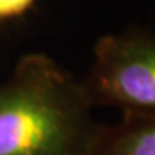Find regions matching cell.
Returning a JSON list of instances; mask_svg holds the SVG:
<instances>
[{
    "label": "cell",
    "instance_id": "cell-1",
    "mask_svg": "<svg viewBox=\"0 0 155 155\" xmlns=\"http://www.w3.org/2000/svg\"><path fill=\"white\" fill-rule=\"evenodd\" d=\"M79 79L51 55H22L0 84V155H90L100 124Z\"/></svg>",
    "mask_w": 155,
    "mask_h": 155
},
{
    "label": "cell",
    "instance_id": "cell-2",
    "mask_svg": "<svg viewBox=\"0 0 155 155\" xmlns=\"http://www.w3.org/2000/svg\"><path fill=\"white\" fill-rule=\"evenodd\" d=\"M79 82L94 108L155 116V29L130 25L100 37Z\"/></svg>",
    "mask_w": 155,
    "mask_h": 155
},
{
    "label": "cell",
    "instance_id": "cell-3",
    "mask_svg": "<svg viewBox=\"0 0 155 155\" xmlns=\"http://www.w3.org/2000/svg\"><path fill=\"white\" fill-rule=\"evenodd\" d=\"M90 155H155V116L120 114L100 124Z\"/></svg>",
    "mask_w": 155,
    "mask_h": 155
},
{
    "label": "cell",
    "instance_id": "cell-4",
    "mask_svg": "<svg viewBox=\"0 0 155 155\" xmlns=\"http://www.w3.org/2000/svg\"><path fill=\"white\" fill-rule=\"evenodd\" d=\"M38 0H0V21H13L29 13Z\"/></svg>",
    "mask_w": 155,
    "mask_h": 155
}]
</instances>
